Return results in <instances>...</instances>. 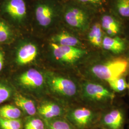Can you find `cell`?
Masks as SVG:
<instances>
[{"label":"cell","instance_id":"obj_1","mask_svg":"<svg viewBox=\"0 0 129 129\" xmlns=\"http://www.w3.org/2000/svg\"><path fill=\"white\" fill-rule=\"evenodd\" d=\"M98 54L82 69L85 79L108 84L120 76L129 74V64L124 55H111L102 50Z\"/></svg>","mask_w":129,"mask_h":129},{"label":"cell","instance_id":"obj_2","mask_svg":"<svg viewBox=\"0 0 129 129\" xmlns=\"http://www.w3.org/2000/svg\"><path fill=\"white\" fill-rule=\"evenodd\" d=\"M115 93L108 84L84 79L81 81L80 99L98 111H103L114 104Z\"/></svg>","mask_w":129,"mask_h":129},{"label":"cell","instance_id":"obj_3","mask_svg":"<svg viewBox=\"0 0 129 129\" xmlns=\"http://www.w3.org/2000/svg\"><path fill=\"white\" fill-rule=\"evenodd\" d=\"M46 82L53 92L68 99H80V83L76 79L49 73L46 75Z\"/></svg>","mask_w":129,"mask_h":129},{"label":"cell","instance_id":"obj_4","mask_svg":"<svg viewBox=\"0 0 129 129\" xmlns=\"http://www.w3.org/2000/svg\"><path fill=\"white\" fill-rule=\"evenodd\" d=\"M101 112L87 105L78 106L69 110L67 119L76 129H90L97 126Z\"/></svg>","mask_w":129,"mask_h":129},{"label":"cell","instance_id":"obj_5","mask_svg":"<svg viewBox=\"0 0 129 129\" xmlns=\"http://www.w3.org/2000/svg\"><path fill=\"white\" fill-rule=\"evenodd\" d=\"M128 120L124 106L114 104L101 111L97 126L102 129H125Z\"/></svg>","mask_w":129,"mask_h":129},{"label":"cell","instance_id":"obj_6","mask_svg":"<svg viewBox=\"0 0 129 129\" xmlns=\"http://www.w3.org/2000/svg\"><path fill=\"white\" fill-rule=\"evenodd\" d=\"M50 47L55 59L69 66L78 64L88 54V51L81 47L60 46L54 43H51Z\"/></svg>","mask_w":129,"mask_h":129},{"label":"cell","instance_id":"obj_7","mask_svg":"<svg viewBox=\"0 0 129 129\" xmlns=\"http://www.w3.org/2000/svg\"><path fill=\"white\" fill-rule=\"evenodd\" d=\"M64 20L73 28L79 31L84 32L88 28L90 23V15L83 8L76 6H71L66 10Z\"/></svg>","mask_w":129,"mask_h":129},{"label":"cell","instance_id":"obj_8","mask_svg":"<svg viewBox=\"0 0 129 129\" xmlns=\"http://www.w3.org/2000/svg\"><path fill=\"white\" fill-rule=\"evenodd\" d=\"M129 46L127 40L120 36L111 37L105 35L102 44V50L111 55H124Z\"/></svg>","mask_w":129,"mask_h":129},{"label":"cell","instance_id":"obj_9","mask_svg":"<svg viewBox=\"0 0 129 129\" xmlns=\"http://www.w3.org/2000/svg\"><path fill=\"white\" fill-rule=\"evenodd\" d=\"M18 80L19 84L23 88L37 90L44 86L46 82V78L38 70L31 69L21 74Z\"/></svg>","mask_w":129,"mask_h":129},{"label":"cell","instance_id":"obj_10","mask_svg":"<svg viewBox=\"0 0 129 129\" xmlns=\"http://www.w3.org/2000/svg\"><path fill=\"white\" fill-rule=\"evenodd\" d=\"M4 8L5 12L16 21H22L26 15V7L23 0H8Z\"/></svg>","mask_w":129,"mask_h":129},{"label":"cell","instance_id":"obj_11","mask_svg":"<svg viewBox=\"0 0 129 129\" xmlns=\"http://www.w3.org/2000/svg\"><path fill=\"white\" fill-rule=\"evenodd\" d=\"M38 49L35 45L25 44L19 48L16 55V62L21 66L29 64L36 59Z\"/></svg>","mask_w":129,"mask_h":129},{"label":"cell","instance_id":"obj_12","mask_svg":"<svg viewBox=\"0 0 129 129\" xmlns=\"http://www.w3.org/2000/svg\"><path fill=\"white\" fill-rule=\"evenodd\" d=\"M101 25L105 35L109 37L120 36L122 32L121 23L111 14H106L102 16Z\"/></svg>","mask_w":129,"mask_h":129},{"label":"cell","instance_id":"obj_13","mask_svg":"<svg viewBox=\"0 0 129 129\" xmlns=\"http://www.w3.org/2000/svg\"><path fill=\"white\" fill-rule=\"evenodd\" d=\"M35 15L39 25L43 27H47L53 21L54 11L49 5L40 4L38 5L36 9Z\"/></svg>","mask_w":129,"mask_h":129},{"label":"cell","instance_id":"obj_14","mask_svg":"<svg viewBox=\"0 0 129 129\" xmlns=\"http://www.w3.org/2000/svg\"><path fill=\"white\" fill-rule=\"evenodd\" d=\"M37 111L44 120L56 118L61 115L63 113V110L60 106L51 102L42 103L38 107Z\"/></svg>","mask_w":129,"mask_h":129},{"label":"cell","instance_id":"obj_15","mask_svg":"<svg viewBox=\"0 0 129 129\" xmlns=\"http://www.w3.org/2000/svg\"><path fill=\"white\" fill-rule=\"evenodd\" d=\"M105 33L100 23H96L92 25L88 33L87 39L90 45L93 48L102 51V44Z\"/></svg>","mask_w":129,"mask_h":129},{"label":"cell","instance_id":"obj_16","mask_svg":"<svg viewBox=\"0 0 129 129\" xmlns=\"http://www.w3.org/2000/svg\"><path fill=\"white\" fill-rule=\"evenodd\" d=\"M53 43L63 46L83 48V44L78 38L67 32H62L52 38Z\"/></svg>","mask_w":129,"mask_h":129},{"label":"cell","instance_id":"obj_17","mask_svg":"<svg viewBox=\"0 0 129 129\" xmlns=\"http://www.w3.org/2000/svg\"><path fill=\"white\" fill-rule=\"evenodd\" d=\"M14 102L18 108L28 115H35L37 112V108L34 102L22 95H16L14 98Z\"/></svg>","mask_w":129,"mask_h":129},{"label":"cell","instance_id":"obj_18","mask_svg":"<svg viewBox=\"0 0 129 129\" xmlns=\"http://www.w3.org/2000/svg\"><path fill=\"white\" fill-rule=\"evenodd\" d=\"M128 75H123L113 79L108 83L111 89L115 94H122L127 91Z\"/></svg>","mask_w":129,"mask_h":129},{"label":"cell","instance_id":"obj_19","mask_svg":"<svg viewBox=\"0 0 129 129\" xmlns=\"http://www.w3.org/2000/svg\"><path fill=\"white\" fill-rule=\"evenodd\" d=\"M22 116V111L17 107L6 105L0 107V117L6 119H18Z\"/></svg>","mask_w":129,"mask_h":129},{"label":"cell","instance_id":"obj_20","mask_svg":"<svg viewBox=\"0 0 129 129\" xmlns=\"http://www.w3.org/2000/svg\"><path fill=\"white\" fill-rule=\"evenodd\" d=\"M47 129H76L68 120L54 118L44 120Z\"/></svg>","mask_w":129,"mask_h":129},{"label":"cell","instance_id":"obj_21","mask_svg":"<svg viewBox=\"0 0 129 129\" xmlns=\"http://www.w3.org/2000/svg\"><path fill=\"white\" fill-rule=\"evenodd\" d=\"M114 7L120 16L129 18V0H116Z\"/></svg>","mask_w":129,"mask_h":129},{"label":"cell","instance_id":"obj_22","mask_svg":"<svg viewBox=\"0 0 129 129\" xmlns=\"http://www.w3.org/2000/svg\"><path fill=\"white\" fill-rule=\"evenodd\" d=\"M1 129H22V122L20 119H6L0 117Z\"/></svg>","mask_w":129,"mask_h":129},{"label":"cell","instance_id":"obj_23","mask_svg":"<svg viewBox=\"0 0 129 129\" xmlns=\"http://www.w3.org/2000/svg\"><path fill=\"white\" fill-rule=\"evenodd\" d=\"M24 129H46L44 121L37 118L28 120L24 125Z\"/></svg>","mask_w":129,"mask_h":129},{"label":"cell","instance_id":"obj_24","mask_svg":"<svg viewBox=\"0 0 129 129\" xmlns=\"http://www.w3.org/2000/svg\"><path fill=\"white\" fill-rule=\"evenodd\" d=\"M10 36L9 27L4 22L0 20V43H4L8 40Z\"/></svg>","mask_w":129,"mask_h":129},{"label":"cell","instance_id":"obj_25","mask_svg":"<svg viewBox=\"0 0 129 129\" xmlns=\"http://www.w3.org/2000/svg\"><path fill=\"white\" fill-rule=\"evenodd\" d=\"M11 95V89L8 86L0 83V104L7 101Z\"/></svg>","mask_w":129,"mask_h":129},{"label":"cell","instance_id":"obj_26","mask_svg":"<svg viewBox=\"0 0 129 129\" xmlns=\"http://www.w3.org/2000/svg\"><path fill=\"white\" fill-rule=\"evenodd\" d=\"M81 3L90 4L92 5H102L104 2L105 0H77Z\"/></svg>","mask_w":129,"mask_h":129},{"label":"cell","instance_id":"obj_27","mask_svg":"<svg viewBox=\"0 0 129 129\" xmlns=\"http://www.w3.org/2000/svg\"><path fill=\"white\" fill-rule=\"evenodd\" d=\"M5 56L4 54L2 51H0V71L3 69L4 64Z\"/></svg>","mask_w":129,"mask_h":129},{"label":"cell","instance_id":"obj_28","mask_svg":"<svg viewBox=\"0 0 129 129\" xmlns=\"http://www.w3.org/2000/svg\"><path fill=\"white\" fill-rule=\"evenodd\" d=\"M124 56H125V57L126 58V59H127V60L128 61V62L129 64V46L128 50L126 51V53L125 54Z\"/></svg>","mask_w":129,"mask_h":129},{"label":"cell","instance_id":"obj_29","mask_svg":"<svg viewBox=\"0 0 129 129\" xmlns=\"http://www.w3.org/2000/svg\"><path fill=\"white\" fill-rule=\"evenodd\" d=\"M127 82H128V88H127V91L129 94V74L127 76Z\"/></svg>","mask_w":129,"mask_h":129},{"label":"cell","instance_id":"obj_30","mask_svg":"<svg viewBox=\"0 0 129 129\" xmlns=\"http://www.w3.org/2000/svg\"><path fill=\"white\" fill-rule=\"evenodd\" d=\"M102 129L101 128H100V127H98V126H95V127H93V128H91V129Z\"/></svg>","mask_w":129,"mask_h":129},{"label":"cell","instance_id":"obj_31","mask_svg":"<svg viewBox=\"0 0 129 129\" xmlns=\"http://www.w3.org/2000/svg\"><path fill=\"white\" fill-rule=\"evenodd\" d=\"M127 124V128H128V129H129V119L128 120Z\"/></svg>","mask_w":129,"mask_h":129},{"label":"cell","instance_id":"obj_32","mask_svg":"<svg viewBox=\"0 0 129 129\" xmlns=\"http://www.w3.org/2000/svg\"><path fill=\"white\" fill-rule=\"evenodd\" d=\"M126 40H127V41L128 42V44H129V38H128V39H125Z\"/></svg>","mask_w":129,"mask_h":129}]
</instances>
